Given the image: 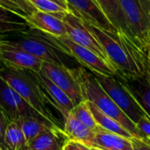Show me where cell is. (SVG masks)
I'll return each instance as SVG.
<instances>
[{
  "mask_svg": "<svg viewBox=\"0 0 150 150\" xmlns=\"http://www.w3.org/2000/svg\"><path fill=\"white\" fill-rule=\"evenodd\" d=\"M40 71L52 83L63 91L73 101L75 105L83 101L80 84L71 68L43 62Z\"/></svg>",
  "mask_w": 150,
  "mask_h": 150,
  "instance_id": "obj_8",
  "label": "cell"
},
{
  "mask_svg": "<svg viewBox=\"0 0 150 150\" xmlns=\"http://www.w3.org/2000/svg\"><path fill=\"white\" fill-rule=\"evenodd\" d=\"M33 75L50 105L57 109L62 116L63 120H65L75 107L73 101L63 91L52 83L41 71L33 72Z\"/></svg>",
  "mask_w": 150,
  "mask_h": 150,
  "instance_id": "obj_13",
  "label": "cell"
},
{
  "mask_svg": "<svg viewBox=\"0 0 150 150\" xmlns=\"http://www.w3.org/2000/svg\"><path fill=\"white\" fill-rule=\"evenodd\" d=\"M91 150H102V149H97V148H91Z\"/></svg>",
  "mask_w": 150,
  "mask_h": 150,
  "instance_id": "obj_32",
  "label": "cell"
},
{
  "mask_svg": "<svg viewBox=\"0 0 150 150\" xmlns=\"http://www.w3.org/2000/svg\"><path fill=\"white\" fill-rule=\"evenodd\" d=\"M61 150H91V148L80 142L66 140L63 142Z\"/></svg>",
  "mask_w": 150,
  "mask_h": 150,
  "instance_id": "obj_28",
  "label": "cell"
},
{
  "mask_svg": "<svg viewBox=\"0 0 150 150\" xmlns=\"http://www.w3.org/2000/svg\"><path fill=\"white\" fill-rule=\"evenodd\" d=\"M0 61L4 67L33 72H40L43 62L22 49L3 43H0Z\"/></svg>",
  "mask_w": 150,
  "mask_h": 150,
  "instance_id": "obj_12",
  "label": "cell"
},
{
  "mask_svg": "<svg viewBox=\"0 0 150 150\" xmlns=\"http://www.w3.org/2000/svg\"><path fill=\"white\" fill-rule=\"evenodd\" d=\"M87 103H88V105H89V107L91 111V113H92L97 124L98 125V127H100L101 128L105 129L107 131H110L112 133L120 134V135L126 137L127 139H130V140L134 138L125 127H123L114 119H112V117L102 112L95 105H93L90 101H87Z\"/></svg>",
  "mask_w": 150,
  "mask_h": 150,
  "instance_id": "obj_20",
  "label": "cell"
},
{
  "mask_svg": "<svg viewBox=\"0 0 150 150\" xmlns=\"http://www.w3.org/2000/svg\"><path fill=\"white\" fill-rule=\"evenodd\" d=\"M2 66V64H1V61H0V67Z\"/></svg>",
  "mask_w": 150,
  "mask_h": 150,
  "instance_id": "obj_33",
  "label": "cell"
},
{
  "mask_svg": "<svg viewBox=\"0 0 150 150\" xmlns=\"http://www.w3.org/2000/svg\"><path fill=\"white\" fill-rule=\"evenodd\" d=\"M4 143L7 150H27L28 144L16 121L9 122L5 130Z\"/></svg>",
  "mask_w": 150,
  "mask_h": 150,
  "instance_id": "obj_23",
  "label": "cell"
},
{
  "mask_svg": "<svg viewBox=\"0 0 150 150\" xmlns=\"http://www.w3.org/2000/svg\"><path fill=\"white\" fill-rule=\"evenodd\" d=\"M72 71L80 84L83 100L90 101L102 112L114 119L134 138L144 139V135L137 128L136 125L119 108L105 91L93 73L87 71L83 67L74 68Z\"/></svg>",
  "mask_w": 150,
  "mask_h": 150,
  "instance_id": "obj_1",
  "label": "cell"
},
{
  "mask_svg": "<svg viewBox=\"0 0 150 150\" xmlns=\"http://www.w3.org/2000/svg\"><path fill=\"white\" fill-rule=\"evenodd\" d=\"M0 77L47 122L63 130V127L48 107L50 104L42 92L33 71L14 69L2 65L0 67Z\"/></svg>",
  "mask_w": 150,
  "mask_h": 150,
  "instance_id": "obj_2",
  "label": "cell"
},
{
  "mask_svg": "<svg viewBox=\"0 0 150 150\" xmlns=\"http://www.w3.org/2000/svg\"><path fill=\"white\" fill-rule=\"evenodd\" d=\"M16 122L19 125L24 134V136L26 140L27 144H29L40 133H42L47 128H53L55 130L63 131V130L55 128L54 127H53L52 125H50L45 120H42L38 118H33V117H22L19 120H18Z\"/></svg>",
  "mask_w": 150,
  "mask_h": 150,
  "instance_id": "obj_22",
  "label": "cell"
},
{
  "mask_svg": "<svg viewBox=\"0 0 150 150\" xmlns=\"http://www.w3.org/2000/svg\"><path fill=\"white\" fill-rule=\"evenodd\" d=\"M134 150H150V141L148 139H132Z\"/></svg>",
  "mask_w": 150,
  "mask_h": 150,
  "instance_id": "obj_30",
  "label": "cell"
},
{
  "mask_svg": "<svg viewBox=\"0 0 150 150\" xmlns=\"http://www.w3.org/2000/svg\"><path fill=\"white\" fill-rule=\"evenodd\" d=\"M63 133L67 140L80 142L89 147L94 138V130L80 122L71 112L63 122Z\"/></svg>",
  "mask_w": 150,
  "mask_h": 150,
  "instance_id": "obj_16",
  "label": "cell"
},
{
  "mask_svg": "<svg viewBox=\"0 0 150 150\" xmlns=\"http://www.w3.org/2000/svg\"><path fill=\"white\" fill-rule=\"evenodd\" d=\"M66 139L63 131L47 128L40 133L35 139H33L27 147L30 150H61L62 146Z\"/></svg>",
  "mask_w": 150,
  "mask_h": 150,
  "instance_id": "obj_17",
  "label": "cell"
},
{
  "mask_svg": "<svg viewBox=\"0 0 150 150\" xmlns=\"http://www.w3.org/2000/svg\"><path fill=\"white\" fill-rule=\"evenodd\" d=\"M123 80V79H122ZM150 120V84L142 77L134 80H123Z\"/></svg>",
  "mask_w": 150,
  "mask_h": 150,
  "instance_id": "obj_21",
  "label": "cell"
},
{
  "mask_svg": "<svg viewBox=\"0 0 150 150\" xmlns=\"http://www.w3.org/2000/svg\"><path fill=\"white\" fill-rule=\"evenodd\" d=\"M128 34L142 45H150V0H120Z\"/></svg>",
  "mask_w": 150,
  "mask_h": 150,
  "instance_id": "obj_7",
  "label": "cell"
},
{
  "mask_svg": "<svg viewBox=\"0 0 150 150\" xmlns=\"http://www.w3.org/2000/svg\"><path fill=\"white\" fill-rule=\"evenodd\" d=\"M0 6L28 19L36 11L28 0H0Z\"/></svg>",
  "mask_w": 150,
  "mask_h": 150,
  "instance_id": "obj_24",
  "label": "cell"
},
{
  "mask_svg": "<svg viewBox=\"0 0 150 150\" xmlns=\"http://www.w3.org/2000/svg\"><path fill=\"white\" fill-rule=\"evenodd\" d=\"M9 122L11 121L8 120L6 114L4 113V112L0 106V148L2 149V150H7L4 143V135Z\"/></svg>",
  "mask_w": 150,
  "mask_h": 150,
  "instance_id": "obj_27",
  "label": "cell"
},
{
  "mask_svg": "<svg viewBox=\"0 0 150 150\" xmlns=\"http://www.w3.org/2000/svg\"><path fill=\"white\" fill-rule=\"evenodd\" d=\"M27 21L32 27L43 33L57 37L67 36V30L63 21L52 14L36 10Z\"/></svg>",
  "mask_w": 150,
  "mask_h": 150,
  "instance_id": "obj_15",
  "label": "cell"
},
{
  "mask_svg": "<svg viewBox=\"0 0 150 150\" xmlns=\"http://www.w3.org/2000/svg\"><path fill=\"white\" fill-rule=\"evenodd\" d=\"M109 21L120 31L128 33L127 20L120 0H96Z\"/></svg>",
  "mask_w": 150,
  "mask_h": 150,
  "instance_id": "obj_19",
  "label": "cell"
},
{
  "mask_svg": "<svg viewBox=\"0 0 150 150\" xmlns=\"http://www.w3.org/2000/svg\"><path fill=\"white\" fill-rule=\"evenodd\" d=\"M51 1H53V2H54V3H56V4H60L61 6H62V7H64V8H66V9H68V10H69L68 4H67V2H66L65 0H51Z\"/></svg>",
  "mask_w": 150,
  "mask_h": 150,
  "instance_id": "obj_31",
  "label": "cell"
},
{
  "mask_svg": "<svg viewBox=\"0 0 150 150\" xmlns=\"http://www.w3.org/2000/svg\"><path fill=\"white\" fill-rule=\"evenodd\" d=\"M33 28L25 18L0 6V36Z\"/></svg>",
  "mask_w": 150,
  "mask_h": 150,
  "instance_id": "obj_18",
  "label": "cell"
},
{
  "mask_svg": "<svg viewBox=\"0 0 150 150\" xmlns=\"http://www.w3.org/2000/svg\"><path fill=\"white\" fill-rule=\"evenodd\" d=\"M43 33L60 51L66 55L73 57L82 67L88 69L94 75L105 76H117V71L111 63L93 51L75 43L68 36L57 37L46 33Z\"/></svg>",
  "mask_w": 150,
  "mask_h": 150,
  "instance_id": "obj_5",
  "label": "cell"
},
{
  "mask_svg": "<svg viewBox=\"0 0 150 150\" xmlns=\"http://www.w3.org/2000/svg\"><path fill=\"white\" fill-rule=\"evenodd\" d=\"M69 10L82 20L103 30L118 33L119 30L109 21L96 0H65Z\"/></svg>",
  "mask_w": 150,
  "mask_h": 150,
  "instance_id": "obj_11",
  "label": "cell"
},
{
  "mask_svg": "<svg viewBox=\"0 0 150 150\" xmlns=\"http://www.w3.org/2000/svg\"><path fill=\"white\" fill-rule=\"evenodd\" d=\"M0 106L4 112V113L6 114L10 121H17L22 117H33L47 121L39 112H37L31 105H29L1 77H0Z\"/></svg>",
  "mask_w": 150,
  "mask_h": 150,
  "instance_id": "obj_9",
  "label": "cell"
},
{
  "mask_svg": "<svg viewBox=\"0 0 150 150\" xmlns=\"http://www.w3.org/2000/svg\"><path fill=\"white\" fill-rule=\"evenodd\" d=\"M36 10L52 14L55 16L56 18L62 19L64 15L70 12L69 10L61 6L60 4L51 1V0H28Z\"/></svg>",
  "mask_w": 150,
  "mask_h": 150,
  "instance_id": "obj_26",
  "label": "cell"
},
{
  "mask_svg": "<svg viewBox=\"0 0 150 150\" xmlns=\"http://www.w3.org/2000/svg\"><path fill=\"white\" fill-rule=\"evenodd\" d=\"M83 22L102 46L110 63L117 71L119 77L126 81L141 77L133 59L120 40L118 33L103 30L84 20Z\"/></svg>",
  "mask_w": 150,
  "mask_h": 150,
  "instance_id": "obj_4",
  "label": "cell"
},
{
  "mask_svg": "<svg viewBox=\"0 0 150 150\" xmlns=\"http://www.w3.org/2000/svg\"><path fill=\"white\" fill-rule=\"evenodd\" d=\"M95 76L113 102L135 125L142 118H149L120 77L118 76H105L100 75H95Z\"/></svg>",
  "mask_w": 150,
  "mask_h": 150,
  "instance_id": "obj_6",
  "label": "cell"
},
{
  "mask_svg": "<svg viewBox=\"0 0 150 150\" xmlns=\"http://www.w3.org/2000/svg\"><path fill=\"white\" fill-rule=\"evenodd\" d=\"M71 113L80 122H82L89 128L95 131L98 127V125L97 124L86 100H83L81 103L75 105V107L71 111Z\"/></svg>",
  "mask_w": 150,
  "mask_h": 150,
  "instance_id": "obj_25",
  "label": "cell"
},
{
  "mask_svg": "<svg viewBox=\"0 0 150 150\" xmlns=\"http://www.w3.org/2000/svg\"><path fill=\"white\" fill-rule=\"evenodd\" d=\"M27 150H30V149H27Z\"/></svg>",
  "mask_w": 150,
  "mask_h": 150,
  "instance_id": "obj_35",
  "label": "cell"
},
{
  "mask_svg": "<svg viewBox=\"0 0 150 150\" xmlns=\"http://www.w3.org/2000/svg\"><path fill=\"white\" fill-rule=\"evenodd\" d=\"M0 150H2V149H1V148H0Z\"/></svg>",
  "mask_w": 150,
  "mask_h": 150,
  "instance_id": "obj_34",
  "label": "cell"
},
{
  "mask_svg": "<svg viewBox=\"0 0 150 150\" xmlns=\"http://www.w3.org/2000/svg\"><path fill=\"white\" fill-rule=\"evenodd\" d=\"M0 43L22 49L42 62L67 66L62 56L65 54L60 51L41 31L36 28L33 27L26 31L2 35L0 36Z\"/></svg>",
  "mask_w": 150,
  "mask_h": 150,
  "instance_id": "obj_3",
  "label": "cell"
},
{
  "mask_svg": "<svg viewBox=\"0 0 150 150\" xmlns=\"http://www.w3.org/2000/svg\"><path fill=\"white\" fill-rule=\"evenodd\" d=\"M91 148L102 150H134L132 140L98 127L94 131Z\"/></svg>",
  "mask_w": 150,
  "mask_h": 150,
  "instance_id": "obj_14",
  "label": "cell"
},
{
  "mask_svg": "<svg viewBox=\"0 0 150 150\" xmlns=\"http://www.w3.org/2000/svg\"><path fill=\"white\" fill-rule=\"evenodd\" d=\"M137 128L144 135V139L150 140V120L147 117L142 118L136 124Z\"/></svg>",
  "mask_w": 150,
  "mask_h": 150,
  "instance_id": "obj_29",
  "label": "cell"
},
{
  "mask_svg": "<svg viewBox=\"0 0 150 150\" xmlns=\"http://www.w3.org/2000/svg\"><path fill=\"white\" fill-rule=\"evenodd\" d=\"M62 20L65 25L67 30V36L72 41L93 51L110 63L102 46L93 36V34L86 28L83 20L71 12H69L64 15Z\"/></svg>",
  "mask_w": 150,
  "mask_h": 150,
  "instance_id": "obj_10",
  "label": "cell"
}]
</instances>
